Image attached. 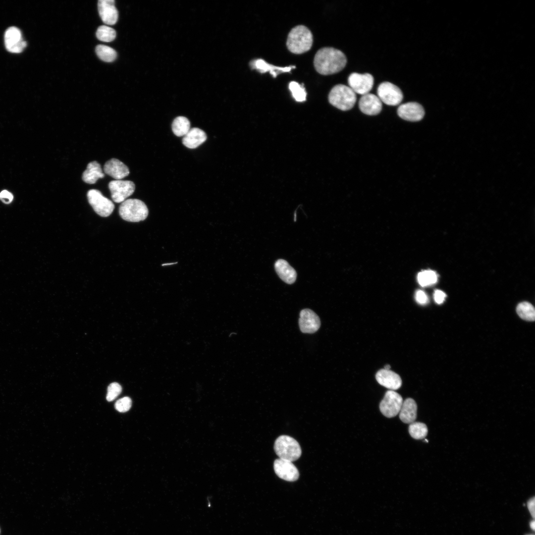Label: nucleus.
Wrapping results in <instances>:
<instances>
[{
	"mask_svg": "<svg viewBox=\"0 0 535 535\" xmlns=\"http://www.w3.org/2000/svg\"><path fill=\"white\" fill-rule=\"evenodd\" d=\"M347 63V58L341 51L331 47L320 49L316 54L314 65L322 75H330L341 71Z\"/></svg>",
	"mask_w": 535,
	"mask_h": 535,
	"instance_id": "obj_1",
	"label": "nucleus"
},
{
	"mask_svg": "<svg viewBox=\"0 0 535 535\" xmlns=\"http://www.w3.org/2000/svg\"><path fill=\"white\" fill-rule=\"evenodd\" d=\"M4 43L7 50L12 53H19L26 47L20 30L16 27L8 28L4 34Z\"/></svg>",
	"mask_w": 535,
	"mask_h": 535,
	"instance_id": "obj_11",
	"label": "nucleus"
},
{
	"mask_svg": "<svg viewBox=\"0 0 535 535\" xmlns=\"http://www.w3.org/2000/svg\"></svg>",
	"mask_w": 535,
	"mask_h": 535,
	"instance_id": "obj_40",
	"label": "nucleus"
},
{
	"mask_svg": "<svg viewBox=\"0 0 535 535\" xmlns=\"http://www.w3.org/2000/svg\"><path fill=\"white\" fill-rule=\"evenodd\" d=\"M108 188L112 200L117 203L123 202L134 192V183L129 180H114L109 182Z\"/></svg>",
	"mask_w": 535,
	"mask_h": 535,
	"instance_id": "obj_9",
	"label": "nucleus"
},
{
	"mask_svg": "<svg viewBox=\"0 0 535 535\" xmlns=\"http://www.w3.org/2000/svg\"><path fill=\"white\" fill-rule=\"evenodd\" d=\"M390 368V366L389 365H386L384 367V369H385V370H389Z\"/></svg>",
	"mask_w": 535,
	"mask_h": 535,
	"instance_id": "obj_38",
	"label": "nucleus"
},
{
	"mask_svg": "<svg viewBox=\"0 0 535 535\" xmlns=\"http://www.w3.org/2000/svg\"><path fill=\"white\" fill-rule=\"evenodd\" d=\"M374 79L372 75L354 72L348 79L349 87L356 94L364 95L369 93L374 85Z\"/></svg>",
	"mask_w": 535,
	"mask_h": 535,
	"instance_id": "obj_10",
	"label": "nucleus"
},
{
	"mask_svg": "<svg viewBox=\"0 0 535 535\" xmlns=\"http://www.w3.org/2000/svg\"><path fill=\"white\" fill-rule=\"evenodd\" d=\"M377 94L381 102L389 106L399 105L403 98L401 89L389 82L380 83L378 86Z\"/></svg>",
	"mask_w": 535,
	"mask_h": 535,
	"instance_id": "obj_7",
	"label": "nucleus"
},
{
	"mask_svg": "<svg viewBox=\"0 0 535 535\" xmlns=\"http://www.w3.org/2000/svg\"><path fill=\"white\" fill-rule=\"evenodd\" d=\"M149 214L148 209L142 201L137 199H126L119 207L121 217L130 222H139L145 220Z\"/></svg>",
	"mask_w": 535,
	"mask_h": 535,
	"instance_id": "obj_4",
	"label": "nucleus"
},
{
	"mask_svg": "<svg viewBox=\"0 0 535 535\" xmlns=\"http://www.w3.org/2000/svg\"><path fill=\"white\" fill-rule=\"evenodd\" d=\"M171 126L173 133L178 137L184 136L191 129L188 119L181 116L173 120Z\"/></svg>",
	"mask_w": 535,
	"mask_h": 535,
	"instance_id": "obj_24",
	"label": "nucleus"
},
{
	"mask_svg": "<svg viewBox=\"0 0 535 535\" xmlns=\"http://www.w3.org/2000/svg\"><path fill=\"white\" fill-rule=\"evenodd\" d=\"M87 196L89 204L98 215L107 217L111 214L114 209L113 203L104 196L99 190L91 189Z\"/></svg>",
	"mask_w": 535,
	"mask_h": 535,
	"instance_id": "obj_6",
	"label": "nucleus"
},
{
	"mask_svg": "<svg viewBox=\"0 0 535 535\" xmlns=\"http://www.w3.org/2000/svg\"><path fill=\"white\" fill-rule=\"evenodd\" d=\"M398 115L402 119L410 121L421 120L425 110L421 105L416 102H408L401 105L397 109Z\"/></svg>",
	"mask_w": 535,
	"mask_h": 535,
	"instance_id": "obj_14",
	"label": "nucleus"
},
{
	"mask_svg": "<svg viewBox=\"0 0 535 535\" xmlns=\"http://www.w3.org/2000/svg\"><path fill=\"white\" fill-rule=\"evenodd\" d=\"M403 401V398L399 393L389 390L385 393L380 403V411L387 418L394 417L399 414Z\"/></svg>",
	"mask_w": 535,
	"mask_h": 535,
	"instance_id": "obj_8",
	"label": "nucleus"
},
{
	"mask_svg": "<svg viewBox=\"0 0 535 535\" xmlns=\"http://www.w3.org/2000/svg\"><path fill=\"white\" fill-rule=\"evenodd\" d=\"M409 432L413 438L422 439L427 436L428 429L426 425L424 423L414 422L410 424Z\"/></svg>",
	"mask_w": 535,
	"mask_h": 535,
	"instance_id": "obj_26",
	"label": "nucleus"
},
{
	"mask_svg": "<svg viewBox=\"0 0 535 535\" xmlns=\"http://www.w3.org/2000/svg\"><path fill=\"white\" fill-rule=\"evenodd\" d=\"M132 401L130 398L124 397L118 400L115 403V408L120 412L128 411L131 408Z\"/></svg>",
	"mask_w": 535,
	"mask_h": 535,
	"instance_id": "obj_32",
	"label": "nucleus"
},
{
	"mask_svg": "<svg viewBox=\"0 0 535 535\" xmlns=\"http://www.w3.org/2000/svg\"><path fill=\"white\" fill-rule=\"evenodd\" d=\"M328 101L340 110H348L354 107L356 101V95L349 86L337 84L330 90Z\"/></svg>",
	"mask_w": 535,
	"mask_h": 535,
	"instance_id": "obj_3",
	"label": "nucleus"
},
{
	"mask_svg": "<svg viewBox=\"0 0 535 535\" xmlns=\"http://www.w3.org/2000/svg\"><path fill=\"white\" fill-rule=\"evenodd\" d=\"M96 36L100 41L110 42L115 38L116 32L112 28L103 25L98 28Z\"/></svg>",
	"mask_w": 535,
	"mask_h": 535,
	"instance_id": "obj_29",
	"label": "nucleus"
},
{
	"mask_svg": "<svg viewBox=\"0 0 535 535\" xmlns=\"http://www.w3.org/2000/svg\"><path fill=\"white\" fill-rule=\"evenodd\" d=\"M289 89L297 102H302L306 101L307 93L303 85L295 81H291L289 83Z\"/></svg>",
	"mask_w": 535,
	"mask_h": 535,
	"instance_id": "obj_28",
	"label": "nucleus"
},
{
	"mask_svg": "<svg viewBox=\"0 0 535 535\" xmlns=\"http://www.w3.org/2000/svg\"><path fill=\"white\" fill-rule=\"evenodd\" d=\"M415 298L416 301L420 304L425 305L428 303V297L427 294L423 291L419 290H418L415 295Z\"/></svg>",
	"mask_w": 535,
	"mask_h": 535,
	"instance_id": "obj_33",
	"label": "nucleus"
},
{
	"mask_svg": "<svg viewBox=\"0 0 535 535\" xmlns=\"http://www.w3.org/2000/svg\"><path fill=\"white\" fill-rule=\"evenodd\" d=\"M359 107L364 113L374 115L378 114L382 109V102L374 94L368 93L362 95L359 102Z\"/></svg>",
	"mask_w": 535,
	"mask_h": 535,
	"instance_id": "obj_16",
	"label": "nucleus"
},
{
	"mask_svg": "<svg viewBox=\"0 0 535 535\" xmlns=\"http://www.w3.org/2000/svg\"><path fill=\"white\" fill-rule=\"evenodd\" d=\"M313 43V37L311 31L305 26L298 25L289 33L286 46L290 52L301 54L309 51Z\"/></svg>",
	"mask_w": 535,
	"mask_h": 535,
	"instance_id": "obj_2",
	"label": "nucleus"
},
{
	"mask_svg": "<svg viewBox=\"0 0 535 535\" xmlns=\"http://www.w3.org/2000/svg\"><path fill=\"white\" fill-rule=\"evenodd\" d=\"M274 449L279 458L291 462L298 459L302 453L299 443L292 437L285 435L276 439Z\"/></svg>",
	"mask_w": 535,
	"mask_h": 535,
	"instance_id": "obj_5",
	"label": "nucleus"
},
{
	"mask_svg": "<svg viewBox=\"0 0 535 535\" xmlns=\"http://www.w3.org/2000/svg\"><path fill=\"white\" fill-rule=\"evenodd\" d=\"M250 66L251 68L255 69L261 73L269 72L274 78L282 72H288L295 68V66H289L286 67L276 66L267 63L263 59H256L250 62Z\"/></svg>",
	"mask_w": 535,
	"mask_h": 535,
	"instance_id": "obj_19",
	"label": "nucleus"
},
{
	"mask_svg": "<svg viewBox=\"0 0 535 535\" xmlns=\"http://www.w3.org/2000/svg\"><path fill=\"white\" fill-rule=\"evenodd\" d=\"M13 199L12 194L6 190H2L0 193V199L5 204L10 203Z\"/></svg>",
	"mask_w": 535,
	"mask_h": 535,
	"instance_id": "obj_34",
	"label": "nucleus"
},
{
	"mask_svg": "<svg viewBox=\"0 0 535 535\" xmlns=\"http://www.w3.org/2000/svg\"><path fill=\"white\" fill-rule=\"evenodd\" d=\"M122 387L121 385L116 382L110 383L107 387L106 399L108 401H111L115 399L121 392Z\"/></svg>",
	"mask_w": 535,
	"mask_h": 535,
	"instance_id": "obj_31",
	"label": "nucleus"
},
{
	"mask_svg": "<svg viewBox=\"0 0 535 535\" xmlns=\"http://www.w3.org/2000/svg\"><path fill=\"white\" fill-rule=\"evenodd\" d=\"M516 311L519 316L522 319L534 321L535 319V311L533 306L527 302H523L519 304L516 308Z\"/></svg>",
	"mask_w": 535,
	"mask_h": 535,
	"instance_id": "obj_25",
	"label": "nucleus"
},
{
	"mask_svg": "<svg viewBox=\"0 0 535 535\" xmlns=\"http://www.w3.org/2000/svg\"><path fill=\"white\" fill-rule=\"evenodd\" d=\"M104 170L106 174L115 180H120L129 174L128 167L124 163L114 158L105 163Z\"/></svg>",
	"mask_w": 535,
	"mask_h": 535,
	"instance_id": "obj_18",
	"label": "nucleus"
},
{
	"mask_svg": "<svg viewBox=\"0 0 535 535\" xmlns=\"http://www.w3.org/2000/svg\"><path fill=\"white\" fill-rule=\"evenodd\" d=\"M433 297L435 302L438 304H440L444 301L446 294L441 290H436L434 292Z\"/></svg>",
	"mask_w": 535,
	"mask_h": 535,
	"instance_id": "obj_35",
	"label": "nucleus"
},
{
	"mask_svg": "<svg viewBox=\"0 0 535 535\" xmlns=\"http://www.w3.org/2000/svg\"></svg>",
	"mask_w": 535,
	"mask_h": 535,
	"instance_id": "obj_39",
	"label": "nucleus"
},
{
	"mask_svg": "<svg viewBox=\"0 0 535 535\" xmlns=\"http://www.w3.org/2000/svg\"><path fill=\"white\" fill-rule=\"evenodd\" d=\"M299 325L302 332L313 333L319 329L321 321L319 316L314 311L306 309L302 310L300 313Z\"/></svg>",
	"mask_w": 535,
	"mask_h": 535,
	"instance_id": "obj_13",
	"label": "nucleus"
},
{
	"mask_svg": "<svg viewBox=\"0 0 535 535\" xmlns=\"http://www.w3.org/2000/svg\"><path fill=\"white\" fill-rule=\"evenodd\" d=\"M104 176L100 164L93 161L87 165L86 169L83 173L82 180L87 183L94 184L99 178Z\"/></svg>",
	"mask_w": 535,
	"mask_h": 535,
	"instance_id": "obj_23",
	"label": "nucleus"
},
{
	"mask_svg": "<svg viewBox=\"0 0 535 535\" xmlns=\"http://www.w3.org/2000/svg\"><path fill=\"white\" fill-rule=\"evenodd\" d=\"M530 527H531V529H532L533 531H535V522L534 520H533L530 522Z\"/></svg>",
	"mask_w": 535,
	"mask_h": 535,
	"instance_id": "obj_37",
	"label": "nucleus"
},
{
	"mask_svg": "<svg viewBox=\"0 0 535 535\" xmlns=\"http://www.w3.org/2000/svg\"><path fill=\"white\" fill-rule=\"evenodd\" d=\"M535 497H533L531 498V499H530L529 500V501H528V502H527L528 508V509L529 510V512H530L531 515H532V517L533 518V519L535 518Z\"/></svg>",
	"mask_w": 535,
	"mask_h": 535,
	"instance_id": "obj_36",
	"label": "nucleus"
},
{
	"mask_svg": "<svg viewBox=\"0 0 535 535\" xmlns=\"http://www.w3.org/2000/svg\"><path fill=\"white\" fill-rule=\"evenodd\" d=\"M375 378L381 385L391 390L398 389L402 385L400 376L390 370L383 369L379 370L376 374Z\"/></svg>",
	"mask_w": 535,
	"mask_h": 535,
	"instance_id": "obj_17",
	"label": "nucleus"
},
{
	"mask_svg": "<svg viewBox=\"0 0 535 535\" xmlns=\"http://www.w3.org/2000/svg\"><path fill=\"white\" fill-rule=\"evenodd\" d=\"M96 53L101 59L107 62L114 61L117 56L116 52L114 49L103 45H99L96 47Z\"/></svg>",
	"mask_w": 535,
	"mask_h": 535,
	"instance_id": "obj_27",
	"label": "nucleus"
},
{
	"mask_svg": "<svg viewBox=\"0 0 535 535\" xmlns=\"http://www.w3.org/2000/svg\"><path fill=\"white\" fill-rule=\"evenodd\" d=\"M274 268L278 275L284 282L291 284L295 281L297 273L286 261L278 260L275 263Z\"/></svg>",
	"mask_w": 535,
	"mask_h": 535,
	"instance_id": "obj_20",
	"label": "nucleus"
},
{
	"mask_svg": "<svg viewBox=\"0 0 535 535\" xmlns=\"http://www.w3.org/2000/svg\"><path fill=\"white\" fill-rule=\"evenodd\" d=\"M207 138L206 133L203 130L194 127L191 128L183 136L182 143L188 148L195 149L206 141Z\"/></svg>",
	"mask_w": 535,
	"mask_h": 535,
	"instance_id": "obj_21",
	"label": "nucleus"
},
{
	"mask_svg": "<svg viewBox=\"0 0 535 535\" xmlns=\"http://www.w3.org/2000/svg\"><path fill=\"white\" fill-rule=\"evenodd\" d=\"M417 278L419 283L422 286H426L435 283L437 277L434 271L428 270L419 272Z\"/></svg>",
	"mask_w": 535,
	"mask_h": 535,
	"instance_id": "obj_30",
	"label": "nucleus"
},
{
	"mask_svg": "<svg viewBox=\"0 0 535 535\" xmlns=\"http://www.w3.org/2000/svg\"><path fill=\"white\" fill-rule=\"evenodd\" d=\"M273 468L277 476L286 481L294 482L299 478L297 468L290 461L278 458L274 462Z\"/></svg>",
	"mask_w": 535,
	"mask_h": 535,
	"instance_id": "obj_12",
	"label": "nucleus"
},
{
	"mask_svg": "<svg viewBox=\"0 0 535 535\" xmlns=\"http://www.w3.org/2000/svg\"><path fill=\"white\" fill-rule=\"evenodd\" d=\"M417 405L414 399L407 398L403 401L399 411V418L404 423L410 424L417 418Z\"/></svg>",
	"mask_w": 535,
	"mask_h": 535,
	"instance_id": "obj_22",
	"label": "nucleus"
},
{
	"mask_svg": "<svg viewBox=\"0 0 535 535\" xmlns=\"http://www.w3.org/2000/svg\"><path fill=\"white\" fill-rule=\"evenodd\" d=\"M113 0H99L98 7L102 21L107 24L113 25L117 21L118 13Z\"/></svg>",
	"mask_w": 535,
	"mask_h": 535,
	"instance_id": "obj_15",
	"label": "nucleus"
}]
</instances>
